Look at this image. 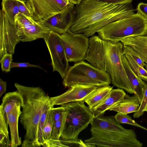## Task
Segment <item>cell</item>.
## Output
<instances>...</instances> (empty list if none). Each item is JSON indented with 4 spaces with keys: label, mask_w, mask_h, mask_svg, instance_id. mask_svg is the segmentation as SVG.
Segmentation results:
<instances>
[{
    "label": "cell",
    "mask_w": 147,
    "mask_h": 147,
    "mask_svg": "<svg viewBox=\"0 0 147 147\" xmlns=\"http://www.w3.org/2000/svg\"><path fill=\"white\" fill-rule=\"evenodd\" d=\"M7 85L6 82L0 78V97L6 91Z\"/></svg>",
    "instance_id": "74e56055"
},
{
    "label": "cell",
    "mask_w": 147,
    "mask_h": 147,
    "mask_svg": "<svg viewBox=\"0 0 147 147\" xmlns=\"http://www.w3.org/2000/svg\"><path fill=\"white\" fill-rule=\"evenodd\" d=\"M74 5L71 3L61 11L41 22L60 34L66 32L69 30L74 22Z\"/></svg>",
    "instance_id": "5bb4252c"
},
{
    "label": "cell",
    "mask_w": 147,
    "mask_h": 147,
    "mask_svg": "<svg viewBox=\"0 0 147 147\" xmlns=\"http://www.w3.org/2000/svg\"><path fill=\"white\" fill-rule=\"evenodd\" d=\"M114 116L116 121L120 123H126L131 125L147 131V128L138 123L127 114L117 113Z\"/></svg>",
    "instance_id": "4316f807"
},
{
    "label": "cell",
    "mask_w": 147,
    "mask_h": 147,
    "mask_svg": "<svg viewBox=\"0 0 147 147\" xmlns=\"http://www.w3.org/2000/svg\"><path fill=\"white\" fill-rule=\"evenodd\" d=\"M26 3L32 18L41 22L61 11L71 2L70 0H27Z\"/></svg>",
    "instance_id": "8fae6325"
},
{
    "label": "cell",
    "mask_w": 147,
    "mask_h": 147,
    "mask_svg": "<svg viewBox=\"0 0 147 147\" xmlns=\"http://www.w3.org/2000/svg\"><path fill=\"white\" fill-rule=\"evenodd\" d=\"M97 33L101 38L114 42L130 36H147V18L137 12L106 25Z\"/></svg>",
    "instance_id": "5b68a950"
},
{
    "label": "cell",
    "mask_w": 147,
    "mask_h": 147,
    "mask_svg": "<svg viewBox=\"0 0 147 147\" xmlns=\"http://www.w3.org/2000/svg\"><path fill=\"white\" fill-rule=\"evenodd\" d=\"M20 40L15 24L12 23L1 9L0 12V59L7 53L14 54Z\"/></svg>",
    "instance_id": "7c38bea8"
},
{
    "label": "cell",
    "mask_w": 147,
    "mask_h": 147,
    "mask_svg": "<svg viewBox=\"0 0 147 147\" xmlns=\"http://www.w3.org/2000/svg\"><path fill=\"white\" fill-rule=\"evenodd\" d=\"M54 106V105L51 102L45 107L41 114L37 130V143L38 147L43 146H44L45 141L43 137V129L49 110Z\"/></svg>",
    "instance_id": "603a6c76"
},
{
    "label": "cell",
    "mask_w": 147,
    "mask_h": 147,
    "mask_svg": "<svg viewBox=\"0 0 147 147\" xmlns=\"http://www.w3.org/2000/svg\"><path fill=\"white\" fill-rule=\"evenodd\" d=\"M12 55L11 53H6L0 59L1 69L2 71L7 72L10 71L11 63L12 61Z\"/></svg>",
    "instance_id": "4dcf8cb0"
},
{
    "label": "cell",
    "mask_w": 147,
    "mask_h": 147,
    "mask_svg": "<svg viewBox=\"0 0 147 147\" xmlns=\"http://www.w3.org/2000/svg\"><path fill=\"white\" fill-rule=\"evenodd\" d=\"M60 34L69 62L75 63L85 60L89 46L88 37L69 30Z\"/></svg>",
    "instance_id": "9c48e42d"
},
{
    "label": "cell",
    "mask_w": 147,
    "mask_h": 147,
    "mask_svg": "<svg viewBox=\"0 0 147 147\" xmlns=\"http://www.w3.org/2000/svg\"><path fill=\"white\" fill-rule=\"evenodd\" d=\"M111 79L109 75L83 61L69 67L63 78V84L69 88L76 84L92 85L98 87L109 85Z\"/></svg>",
    "instance_id": "8992f818"
},
{
    "label": "cell",
    "mask_w": 147,
    "mask_h": 147,
    "mask_svg": "<svg viewBox=\"0 0 147 147\" xmlns=\"http://www.w3.org/2000/svg\"><path fill=\"white\" fill-rule=\"evenodd\" d=\"M3 112L0 111V134L5 135L9 138L8 125Z\"/></svg>",
    "instance_id": "d6a6232c"
},
{
    "label": "cell",
    "mask_w": 147,
    "mask_h": 147,
    "mask_svg": "<svg viewBox=\"0 0 147 147\" xmlns=\"http://www.w3.org/2000/svg\"><path fill=\"white\" fill-rule=\"evenodd\" d=\"M84 101L71 102L62 106L66 109L65 126L60 138L77 139L79 134L90 124L94 118L88 106Z\"/></svg>",
    "instance_id": "52a82bcc"
},
{
    "label": "cell",
    "mask_w": 147,
    "mask_h": 147,
    "mask_svg": "<svg viewBox=\"0 0 147 147\" xmlns=\"http://www.w3.org/2000/svg\"><path fill=\"white\" fill-rule=\"evenodd\" d=\"M17 1L20 12L28 17H31V13L26 4V0H17Z\"/></svg>",
    "instance_id": "836d02e7"
},
{
    "label": "cell",
    "mask_w": 147,
    "mask_h": 147,
    "mask_svg": "<svg viewBox=\"0 0 147 147\" xmlns=\"http://www.w3.org/2000/svg\"><path fill=\"white\" fill-rule=\"evenodd\" d=\"M145 111L147 112V105L146 109H145Z\"/></svg>",
    "instance_id": "ab89813d"
},
{
    "label": "cell",
    "mask_w": 147,
    "mask_h": 147,
    "mask_svg": "<svg viewBox=\"0 0 147 147\" xmlns=\"http://www.w3.org/2000/svg\"><path fill=\"white\" fill-rule=\"evenodd\" d=\"M23 98L22 94L18 91L6 93L3 98L0 106V110L3 112L6 121L8 124L7 114L17 105H22Z\"/></svg>",
    "instance_id": "ffe728a7"
},
{
    "label": "cell",
    "mask_w": 147,
    "mask_h": 147,
    "mask_svg": "<svg viewBox=\"0 0 147 147\" xmlns=\"http://www.w3.org/2000/svg\"><path fill=\"white\" fill-rule=\"evenodd\" d=\"M98 87L92 85H74L64 93L50 97V101L54 105L61 106L72 102L85 101Z\"/></svg>",
    "instance_id": "4fadbf2b"
},
{
    "label": "cell",
    "mask_w": 147,
    "mask_h": 147,
    "mask_svg": "<svg viewBox=\"0 0 147 147\" xmlns=\"http://www.w3.org/2000/svg\"><path fill=\"white\" fill-rule=\"evenodd\" d=\"M21 107V104H18L7 114L10 132L11 147H17L21 144V138L19 136L18 130V119L22 113Z\"/></svg>",
    "instance_id": "2e32d148"
},
{
    "label": "cell",
    "mask_w": 147,
    "mask_h": 147,
    "mask_svg": "<svg viewBox=\"0 0 147 147\" xmlns=\"http://www.w3.org/2000/svg\"><path fill=\"white\" fill-rule=\"evenodd\" d=\"M44 40L51 56L53 71L58 72L63 79L69 65L60 34L51 30Z\"/></svg>",
    "instance_id": "30bf717a"
},
{
    "label": "cell",
    "mask_w": 147,
    "mask_h": 147,
    "mask_svg": "<svg viewBox=\"0 0 147 147\" xmlns=\"http://www.w3.org/2000/svg\"><path fill=\"white\" fill-rule=\"evenodd\" d=\"M123 46L120 41L103 40L98 35H94L89 38L85 60L108 74L114 86L134 94L122 60Z\"/></svg>",
    "instance_id": "7a4b0ae2"
},
{
    "label": "cell",
    "mask_w": 147,
    "mask_h": 147,
    "mask_svg": "<svg viewBox=\"0 0 147 147\" xmlns=\"http://www.w3.org/2000/svg\"><path fill=\"white\" fill-rule=\"evenodd\" d=\"M126 94L122 89H113L108 96L102 102L91 109L94 117L103 115L107 111L109 110L122 100Z\"/></svg>",
    "instance_id": "9a60e30c"
},
{
    "label": "cell",
    "mask_w": 147,
    "mask_h": 147,
    "mask_svg": "<svg viewBox=\"0 0 147 147\" xmlns=\"http://www.w3.org/2000/svg\"><path fill=\"white\" fill-rule=\"evenodd\" d=\"M60 140L64 147H95L78 138L71 139H64L60 138Z\"/></svg>",
    "instance_id": "484cf974"
},
{
    "label": "cell",
    "mask_w": 147,
    "mask_h": 147,
    "mask_svg": "<svg viewBox=\"0 0 147 147\" xmlns=\"http://www.w3.org/2000/svg\"><path fill=\"white\" fill-rule=\"evenodd\" d=\"M15 23L21 41L27 42L38 38L45 39L51 30L42 22L20 12L15 17Z\"/></svg>",
    "instance_id": "ba28073f"
},
{
    "label": "cell",
    "mask_w": 147,
    "mask_h": 147,
    "mask_svg": "<svg viewBox=\"0 0 147 147\" xmlns=\"http://www.w3.org/2000/svg\"><path fill=\"white\" fill-rule=\"evenodd\" d=\"M37 67L43 69L38 65H34L29 63H16L12 62L11 68L15 67Z\"/></svg>",
    "instance_id": "e575fe53"
},
{
    "label": "cell",
    "mask_w": 147,
    "mask_h": 147,
    "mask_svg": "<svg viewBox=\"0 0 147 147\" xmlns=\"http://www.w3.org/2000/svg\"><path fill=\"white\" fill-rule=\"evenodd\" d=\"M124 55L134 73L143 80L147 82V70L140 66L129 55L125 54Z\"/></svg>",
    "instance_id": "d4e9b609"
},
{
    "label": "cell",
    "mask_w": 147,
    "mask_h": 147,
    "mask_svg": "<svg viewBox=\"0 0 147 147\" xmlns=\"http://www.w3.org/2000/svg\"><path fill=\"white\" fill-rule=\"evenodd\" d=\"M71 3L74 5L79 4L82 0H70Z\"/></svg>",
    "instance_id": "f35d334b"
},
{
    "label": "cell",
    "mask_w": 147,
    "mask_h": 147,
    "mask_svg": "<svg viewBox=\"0 0 147 147\" xmlns=\"http://www.w3.org/2000/svg\"><path fill=\"white\" fill-rule=\"evenodd\" d=\"M67 116V111L59 120L53 122L51 136L50 139H60L64 130Z\"/></svg>",
    "instance_id": "cb8c5ba5"
},
{
    "label": "cell",
    "mask_w": 147,
    "mask_h": 147,
    "mask_svg": "<svg viewBox=\"0 0 147 147\" xmlns=\"http://www.w3.org/2000/svg\"><path fill=\"white\" fill-rule=\"evenodd\" d=\"M52 107L50 109V112L53 117V122L59 119L66 112V109L64 106L54 108Z\"/></svg>",
    "instance_id": "1f68e13d"
},
{
    "label": "cell",
    "mask_w": 147,
    "mask_h": 147,
    "mask_svg": "<svg viewBox=\"0 0 147 147\" xmlns=\"http://www.w3.org/2000/svg\"><path fill=\"white\" fill-rule=\"evenodd\" d=\"M125 54L129 55L141 67L144 68V67L146 66V64L131 47L127 45H123L122 55Z\"/></svg>",
    "instance_id": "f1b7e54d"
},
{
    "label": "cell",
    "mask_w": 147,
    "mask_h": 147,
    "mask_svg": "<svg viewBox=\"0 0 147 147\" xmlns=\"http://www.w3.org/2000/svg\"><path fill=\"white\" fill-rule=\"evenodd\" d=\"M17 90L22 95L20 122L26 130L22 147H38L37 143V128L44 109L51 102L50 97L40 87H29L15 83Z\"/></svg>",
    "instance_id": "277c9868"
},
{
    "label": "cell",
    "mask_w": 147,
    "mask_h": 147,
    "mask_svg": "<svg viewBox=\"0 0 147 147\" xmlns=\"http://www.w3.org/2000/svg\"><path fill=\"white\" fill-rule=\"evenodd\" d=\"M113 87L109 85L98 87L85 101L92 109L102 102L108 96Z\"/></svg>",
    "instance_id": "44dd1931"
},
{
    "label": "cell",
    "mask_w": 147,
    "mask_h": 147,
    "mask_svg": "<svg viewBox=\"0 0 147 147\" xmlns=\"http://www.w3.org/2000/svg\"><path fill=\"white\" fill-rule=\"evenodd\" d=\"M10 21L15 23V17L20 12L17 0H2L1 9Z\"/></svg>",
    "instance_id": "7402d4cb"
},
{
    "label": "cell",
    "mask_w": 147,
    "mask_h": 147,
    "mask_svg": "<svg viewBox=\"0 0 147 147\" xmlns=\"http://www.w3.org/2000/svg\"><path fill=\"white\" fill-rule=\"evenodd\" d=\"M140 101L136 94L130 96L126 94L125 97L109 111H114L127 114L136 112L138 109Z\"/></svg>",
    "instance_id": "ac0fdd59"
},
{
    "label": "cell",
    "mask_w": 147,
    "mask_h": 147,
    "mask_svg": "<svg viewBox=\"0 0 147 147\" xmlns=\"http://www.w3.org/2000/svg\"><path fill=\"white\" fill-rule=\"evenodd\" d=\"M122 60L127 76L135 94L138 97L140 102L142 99L146 83L138 77L130 67L124 55H122Z\"/></svg>",
    "instance_id": "d6986e66"
},
{
    "label": "cell",
    "mask_w": 147,
    "mask_h": 147,
    "mask_svg": "<svg viewBox=\"0 0 147 147\" xmlns=\"http://www.w3.org/2000/svg\"><path fill=\"white\" fill-rule=\"evenodd\" d=\"M91 137L84 142L100 147H142L134 130L124 128L113 115L94 117L90 123Z\"/></svg>",
    "instance_id": "3957f363"
},
{
    "label": "cell",
    "mask_w": 147,
    "mask_h": 147,
    "mask_svg": "<svg viewBox=\"0 0 147 147\" xmlns=\"http://www.w3.org/2000/svg\"><path fill=\"white\" fill-rule=\"evenodd\" d=\"M120 42L123 45L129 46L133 49L146 64L147 70V35L129 36Z\"/></svg>",
    "instance_id": "e0dca14e"
},
{
    "label": "cell",
    "mask_w": 147,
    "mask_h": 147,
    "mask_svg": "<svg viewBox=\"0 0 147 147\" xmlns=\"http://www.w3.org/2000/svg\"><path fill=\"white\" fill-rule=\"evenodd\" d=\"M74 22L69 30L88 37L106 25L135 13L131 3H108L96 0H82L74 7Z\"/></svg>",
    "instance_id": "6da1fadb"
},
{
    "label": "cell",
    "mask_w": 147,
    "mask_h": 147,
    "mask_svg": "<svg viewBox=\"0 0 147 147\" xmlns=\"http://www.w3.org/2000/svg\"><path fill=\"white\" fill-rule=\"evenodd\" d=\"M137 12L147 18V4L143 3H139L137 6Z\"/></svg>",
    "instance_id": "d590c367"
},
{
    "label": "cell",
    "mask_w": 147,
    "mask_h": 147,
    "mask_svg": "<svg viewBox=\"0 0 147 147\" xmlns=\"http://www.w3.org/2000/svg\"><path fill=\"white\" fill-rule=\"evenodd\" d=\"M147 105V82L144 88L142 99L140 102L139 108L138 110L134 112L133 117L134 118H138L143 115L145 112Z\"/></svg>",
    "instance_id": "f546056e"
},
{
    "label": "cell",
    "mask_w": 147,
    "mask_h": 147,
    "mask_svg": "<svg viewBox=\"0 0 147 147\" xmlns=\"http://www.w3.org/2000/svg\"><path fill=\"white\" fill-rule=\"evenodd\" d=\"M50 109L48 112L43 129V135L45 141L50 139L53 123V117L50 111Z\"/></svg>",
    "instance_id": "83f0119b"
},
{
    "label": "cell",
    "mask_w": 147,
    "mask_h": 147,
    "mask_svg": "<svg viewBox=\"0 0 147 147\" xmlns=\"http://www.w3.org/2000/svg\"><path fill=\"white\" fill-rule=\"evenodd\" d=\"M97 1L113 4L131 3L133 0H96Z\"/></svg>",
    "instance_id": "8d00e7d4"
}]
</instances>
